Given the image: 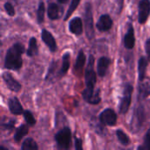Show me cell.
I'll use <instances>...</instances> for the list:
<instances>
[{
	"label": "cell",
	"mask_w": 150,
	"mask_h": 150,
	"mask_svg": "<svg viewBox=\"0 0 150 150\" xmlns=\"http://www.w3.org/2000/svg\"><path fill=\"white\" fill-rule=\"evenodd\" d=\"M94 56L90 54L88 64L84 71V79H85V89L83 91V99L91 105H98L101 101L100 98V90H95V85L97 83V74L94 70Z\"/></svg>",
	"instance_id": "obj_1"
},
{
	"label": "cell",
	"mask_w": 150,
	"mask_h": 150,
	"mask_svg": "<svg viewBox=\"0 0 150 150\" xmlns=\"http://www.w3.org/2000/svg\"><path fill=\"white\" fill-rule=\"evenodd\" d=\"M25 53V46L22 43H15L6 51L4 57V68L10 70H18L23 66L22 55Z\"/></svg>",
	"instance_id": "obj_2"
},
{
	"label": "cell",
	"mask_w": 150,
	"mask_h": 150,
	"mask_svg": "<svg viewBox=\"0 0 150 150\" xmlns=\"http://www.w3.org/2000/svg\"><path fill=\"white\" fill-rule=\"evenodd\" d=\"M84 31L89 40H92L95 37L92 6L90 2L86 3L84 6Z\"/></svg>",
	"instance_id": "obj_3"
},
{
	"label": "cell",
	"mask_w": 150,
	"mask_h": 150,
	"mask_svg": "<svg viewBox=\"0 0 150 150\" xmlns=\"http://www.w3.org/2000/svg\"><path fill=\"white\" fill-rule=\"evenodd\" d=\"M54 140L56 142L58 149H69L71 146L72 135L70 128L65 127L58 131L54 135Z\"/></svg>",
	"instance_id": "obj_4"
},
{
	"label": "cell",
	"mask_w": 150,
	"mask_h": 150,
	"mask_svg": "<svg viewBox=\"0 0 150 150\" xmlns=\"http://www.w3.org/2000/svg\"><path fill=\"white\" fill-rule=\"evenodd\" d=\"M133 91H134V87L131 83H127L124 87L123 91V96L120 100V114H126L131 105L132 103V96H133Z\"/></svg>",
	"instance_id": "obj_5"
},
{
	"label": "cell",
	"mask_w": 150,
	"mask_h": 150,
	"mask_svg": "<svg viewBox=\"0 0 150 150\" xmlns=\"http://www.w3.org/2000/svg\"><path fill=\"white\" fill-rule=\"evenodd\" d=\"M145 120V111L143 105H139L136 107L134 116L131 121V131L132 132H137L142 126L143 122Z\"/></svg>",
	"instance_id": "obj_6"
},
{
	"label": "cell",
	"mask_w": 150,
	"mask_h": 150,
	"mask_svg": "<svg viewBox=\"0 0 150 150\" xmlns=\"http://www.w3.org/2000/svg\"><path fill=\"white\" fill-rule=\"evenodd\" d=\"M99 121L104 126L113 127L117 123V114L112 109L107 108L99 114Z\"/></svg>",
	"instance_id": "obj_7"
},
{
	"label": "cell",
	"mask_w": 150,
	"mask_h": 150,
	"mask_svg": "<svg viewBox=\"0 0 150 150\" xmlns=\"http://www.w3.org/2000/svg\"><path fill=\"white\" fill-rule=\"evenodd\" d=\"M138 9V22L141 25H144L150 15V0H141Z\"/></svg>",
	"instance_id": "obj_8"
},
{
	"label": "cell",
	"mask_w": 150,
	"mask_h": 150,
	"mask_svg": "<svg viewBox=\"0 0 150 150\" xmlns=\"http://www.w3.org/2000/svg\"><path fill=\"white\" fill-rule=\"evenodd\" d=\"M3 80L6 84L7 88L13 92H19L21 91V84L13 77V76L9 72H4L2 75Z\"/></svg>",
	"instance_id": "obj_9"
},
{
	"label": "cell",
	"mask_w": 150,
	"mask_h": 150,
	"mask_svg": "<svg viewBox=\"0 0 150 150\" xmlns=\"http://www.w3.org/2000/svg\"><path fill=\"white\" fill-rule=\"evenodd\" d=\"M41 40L47 45V47H48V49L52 53H54L57 50L56 40H55L54 37L53 36V34L49 31H47V29L42 30V32H41Z\"/></svg>",
	"instance_id": "obj_10"
},
{
	"label": "cell",
	"mask_w": 150,
	"mask_h": 150,
	"mask_svg": "<svg viewBox=\"0 0 150 150\" xmlns=\"http://www.w3.org/2000/svg\"><path fill=\"white\" fill-rule=\"evenodd\" d=\"M113 25L112 18L109 14H103L100 16L96 26L100 32H107L112 29Z\"/></svg>",
	"instance_id": "obj_11"
},
{
	"label": "cell",
	"mask_w": 150,
	"mask_h": 150,
	"mask_svg": "<svg viewBox=\"0 0 150 150\" xmlns=\"http://www.w3.org/2000/svg\"><path fill=\"white\" fill-rule=\"evenodd\" d=\"M135 45V35L134 28L131 23L128 24L127 32L124 37V46L127 49H133Z\"/></svg>",
	"instance_id": "obj_12"
},
{
	"label": "cell",
	"mask_w": 150,
	"mask_h": 150,
	"mask_svg": "<svg viewBox=\"0 0 150 150\" xmlns=\"http://www.w3.org/2000/svg\"><path fill=\"white\" fill-rule=\"evenodd\" d=\"M69 31L75 35H81L83 32V20L79 17L73 18L69 23Z\"/></svg>",
	"instance_id": "obj_13"
},
{
	"label": "cell",
	"mask_w": 150,
	"mask_h": 150,
	"mask_svg": "<svg viewBox=\"0 0 150 150\" xmlns=\"http://www.w3.org/2000/svg\"><path fill=\"white\" fill-rule=\"evenodd\" d=\"M111 63H112V60L106 56H102L98 59V65H97V71L98 76L104 77L106 75V72Z\"/></svg>",
	"instance_id": "obj_14"
},
{
	"label": "cell",
	"mask_w": 150,
	"mask_h": 150,
	"mask_svg": "<svg viewBox=\"0 0 150 150\" xmlns=\"http://www.w3.org/2000/svg\"><path fill=\"white\" fill-rule=\"evenodd\" d=\"M8 107L11 114L13 115H21L24 112V109L19 100L16 98H11L8 100Z\"/></svg>",
	"instance_id": "obj_15"
},
{
	"label": "cell",
	"mask_w": 150,
	"mask_h": 150,
	"mask_svg": "<svg viewBox=\"0 0 150 150\" xmlns=\"http://www.w3.org/2000/svg\"><path fill=\"white\" fill-rule=\"evenodd\" d=\"M62 13V9L59 4L54 2L48 3L47 6V16L50 19L55 20L61 18V15Z\"/></svg>",
	"instance_id": "obj_16"
},
{
	"label": "cell",
	"mask_w": 150,
	"mask_h": 150,
	"mask_svg": "<svg viewBox=\"0 0 150 150\" xmlns=\"http://www.w3.org/2000/svg\"><path fill=\"white\" fill-rule=\"evenodd\" d=\"M149 59L145 56H142L138 62V74H139V82H142L146 79V72L148 69Z\"/></svg>",
	"instance_id": "obj_17"
},
{
	"label": "cell",
	"mask_w": 150,
	"mask_h": 150,
	"mask_svg": "<svg viewBox=\"0 0 150 150\" xmlns=\"http://www.w3.org/2000/svg\"><path fill=\"white\" fill-rule=\"evenodd\" d=\"M85 61H86V58H85L84 52L81 49L78 52V54L76 56V60L75 62V66H74V72L76 74H80L82 72L85 64Z\"/></svg>",
	"instance_id": "obj_18"
},
{
	"label": "cell",
	"mask_w": 150,
	"mask_h": 150,
	"mask_svg": "<svg viewBox=\"0 0 150 150\" xmlns=\"http://www.w3.org/2000/svg\"><path fill=\"white\" fill-rule=\"evenodd\" d=\"M139 92V98L145 99L150 96V82L143 80L142 82H140V85L138 88Z\"/></svg>",
	"instance_id": "obj_19"
},
{
	"label": "cell",
	"mask_w": 150,
	"mask_h": 150,
	"mask_svg": "<svg viewBox=\"0 0 150 150\" xmlns=\"http://www.w3.org/2000/svg\"><path fill=\"white\" fill-rule=\"evenodd\" d=\"M28 48L26 50V54L29 57H33L35 55L38 54L39 52V47H38V43H37V40L35 37H32L29 40V43H28Z\"/></svg>",
	"instance_id": "obj_20"
},
{
	"label": "cell",
	"mask_w": 150,
	"mask_h": 150,
	"mask_svg": "<svg viewBox=\"0 0 150 150\" xmlns=\"http://www.w3.org/2000/svg\"><path fill=\"white\" fill-rule=\"evenodd\" d=\"M70 66V54L69 53H65L62 56V64L61 67V69L59 71V76L62 77L63 76L66 75L68 72Z\"/></svg>",
	"instance_id": "obj_21"
},
{
	"label": "cell",
	"mask_w": 150,
	"mask_h": 150,
	"mask_svg": "<svg viewBox=\"0 0 150 150\" xmlns=\"http://www.w3.org/2000/svg\"><path fill=\"white\" fill-rule=\"evenodd\" d=\"M29 132V129H28V127L25 124L19 126L17 129H16V132H15V134H14V140L15 142H19Z\"/></svg>",
	"instance_id": "obj_22"
},
{
	"label": "cell",
	"mask_w": 150,
	"mask_h": 150,
	"mask_svg": "<svg viewBox=\"0 0 150 150\" xmlns=\"http://www.w3.org/2000/svg\"><path fill=\"white\" fill-rule=\"evenodd\" d=\"M116 135H117V138H118L120 143L122 146L127 147V146H128V145L130 144V142H131L130 138H129L128 135H127L124 131H122L121 129H118V130L116 131Z\"/></svg>",
	"instance_id": "obj_23"
},
{
	"label": "cell",
	"mask_w": 150,
	"mask_h": 150,
	"mask_svg": "<svg viewBox=\"0 0 150 150\" xmlns=\"http://www.w3.org/2000/svg\"><path fill=\"white\" fill-rule=\"evenodd\" d=\"M39 147L36 143V142L33 138H26L21 146L22 150H38Z\"/></svg>",
	"instance_id": "obj_24"
},
{
	"label": "cell",
	"mask_w": 150,
	"mask_h": 150,
	"mask_svg": "<svg viewBox=\"0 0 150 150\" xmlns=\"http://www.w3.org/2000/svg\"><path fill=\"white\" fill-rule=\"evenodd\" d=\"M80 2H81V0H71V3L69 4V7L68 11H67V13H66V15L64 17V20H68L71 17V15L73 14V12L76 11V9L79 5Z\"/></svg>",
	"instance_id": "obj_25"
},
{
	"label": "cell",
	"mask_w": 150,
	"mask_h": 150,
	"mask_svg": "<svg viewBox=\"0 0 150 150\" xmlns=\"http://www.w3.org/2000/svg\"><path fill=\"white\" fill-rule=\"evenodd\" d=\"M45 4L43 2H40L38 9H37V22L38 24H42L44 21V16H45Z\"/></svg>",
	"instance_id": "obj_26"
},
{
	"label": "cell",
	"mask_w": 150,
	"mask_h": 150,
	"mask_svg": "<svg viewBox=\"0 0 150 150\" xmlns=\"http://www.w3.org/2000/svg\"><path fill=\"white\" fill-rule=\"evenodd\" d=\"M23 116H24V119H25V122H26V124L28 126L33 127V126H34L36 124V120H35L33 113L30 111H28V110L24 111Z\"/></svg>",
	"instance_id": "obj_27"
},
{
	"label": "cell",
	"mask_w": 150,
	"mask_h": 150,
	"mask_svg": "<svg viewBox=\"0 0 150 150\" xmlns=\"http://www.w3.org/2000/svg\"><path fill=\"white\" fill-rule=\"evenodd\" d=\"M15 124H16L15 120H10L9 121L2 122V129L3 130H8L9 132H11L14 129Z\"/></svg>",
	"instance_id": "obj_28"
},
{
	"label": "cell",
	"mask_w": 150,
	"mask_h": 150,
	"mask_svg": "<svg viewBox=\"0 0 150 150\" xmlns=\"http://www.w3.org/2000/svg\"><path fill=\"white\" fill-rule=\"evenodd\" d=\"M138 149H148L150 150V128L145 134L144 137V145L138 148Z\"/></svg>",
	"instance_id": "obj_29"
},
{
	"label": "cell",
	"mask_w": 150,
	"mask_h": 150,
	"mask_svg": "<svg viewBox=\"0 0 150 150\" xmlns=\"http://www.w3.org/2000/svg\"><path fill=\"white\" fill-rule=\"evenodd\" d=\"M4 10H5V11H6V13L9 15V16H11V17H13V16H15V14H16V11H15V9H14V6L10 3V2H6V3H4Z\"/></svg>",
	"instance_id": "obj_30"
},
{
	"label": "cell",
	"mask_w": 150,
	"mask_h": 150,
	"mask_svg": "<svg viewBox=\"0 0 150 150\" xmlns=\"http://www.w3.org/2000/svg\"><path fill=\"white\" fill-rule=\"evenodd\" d=\"M56 64H57V62H54V61L51 62V64H50V66H49V68H48V71H47V76H46V80L48 81L49 79H51L52 75L54 74V69H55Z\"/></svg>",
	"instance_id": "obj_31"
},
{
	"label": "cell",
	"mask_w": 150,
	"mask_h": 150,
	"mask_svg": "<svg viewBox=\"0 0 150 150\" xmlns=\"http://www.w3.org/2000/svg\"><path fill=\"white\" fill-rule=\"evenodd\" d=\"M75 148L76 149L81 150L83 149V142L80 138H76L75 139Z\"/></svg>",
	"instance_id": "obj_32"
},
{
	"label": "cell",
	"mask_w": 150,
	"mask_h": 150,
	"mask_svg": "<svg viewBox=\"0 0 150 150\" xmlns=\"http://www.w3.org/2000/svg\"><path fill=\"white\" fill-rule=\"evenodd\" d=\"M145 50H146V53H147V55H148V59L150 62V38H149L147 40H146V43H145Z\"/></svg>",
	"instance_id": "obj_33"
},
{
	"label": "cell",
	"mask_w": 150,
	"mask_h": 150,
	"mask_svg": "<svg viewBox=\"0 0 150 150\" xmlns=\"http://www.w3.org/2000/svg\"><path fill=\"white\" fill-rule=\"evenodd\" d=\"M57 2L60 4H67L69 2V0H57Z\"/></svg>",
	"instance_id": "obj_34"
},
{
	"label": "cell",
	"mask_w": 150,
	"mask_h": 150,
	"mask_svg": "<svg viewBox=\"0 0 150 150\" xmlns=\"http://www.w3.org/2000/svg\"><path fill=\"white\" fill-rule=\"evenodd\" d=\"M123 1H124V0H120V3H119V4H120V9L122 8V4H123Z\"/></svg>",
	"instance_id": "obj_35"
}]
</instances>
